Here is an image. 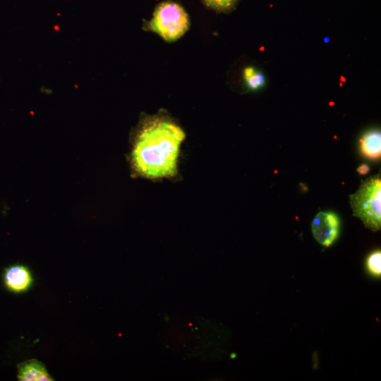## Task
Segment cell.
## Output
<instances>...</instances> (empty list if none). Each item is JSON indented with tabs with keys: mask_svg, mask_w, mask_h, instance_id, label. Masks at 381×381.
<instances>
[{
	"mask_svg": "<svg viewBox=\"0 0 381 381\" xmlns=\"http://www.w3.org/2000/svg\"><path fill=\"white\" fill-rule=\"evenodd\" d=\"M208 7L219 11H230L235 6L238 0H203Z\"/></svg>",
	"mask_w": 381,
	"mask_h": 381,
	"instance_id": "9c48e42d",
	"label": "cell"
},
{
	"mask_svg": "<svg viewBox=\"0 0 381 381\" xmlns=\"http://www.w3.org/2000/svg\"><path fill=\"white\" fill-rule=\"evenodd\" d=\"M244 79L248 87L251 90L259 89L265 84L264 75L253 67H248L244 70Z\"/></svg>",
	"mask_w": 381,
	"mask_h": 381,
	"instance_id": "ba28073f",
	"label": "cell"
},
{
	"mask_svg": "<svg viewBox=\"0 0 381 381\" xmlns=\"http://www.w3.org/2000/svg\"><path fill=\"white\" fill-rule=\"evenodd\" d=\"M5 281L8 288L16 293L30 289L33 283L30 271L22 266H15L7 269Z\"/></svg>",
	"mask_w": 381,
	"mask_h": 381,
	"instance_id": "5b68a950",
	"label": "cell"
},
{
	"mask_svg": "<svg viewBox=\"0 0 381 381\" xmlns=\"http://www.w3.org/2000/svg\"><path fill=\"white\" fill-rule=\"evenodd\" d=\"M362 154L367 158L377 160L381 155V135L379 131L367 132L361 139Z\"/></svg>",
	"mask_w": 381,
	"mask_h": 381,
	"instance_id": "52a82bcc",
	"label": "cell"
},
{
	"mask_svg": "<svg viewBox=\"0 0 381 381\" xmlns=\"http://www.w3.org/2000/svg\"><path fill=\"white\" fill-rule=\"evenodd\" d=\"M370 171V168L368 165L364 164L358 168V172L362 175L367 174Z\"/></svg>",
	"mask_w": 381,
	"mask_h": 381,
	"instance_id": "8fae6325",
	"label": "cell"
},
{
	"mask_svg": "<svg viewBox=\"0 0 381 381\" xmlns=\"http://www.w3.org/2000/svg\"><path fill=\"white\" fill-rule=\"evenodd\" d=\"M18 378L21 381H53L45 367L36 360L25 362L19 365Z\"/></svg>",
	"mask_w": 381,
	"mask_h": 381,
	"instance_id": "8992f818",
	"label": "cell"
},
{
	"mask_svg": "<svg viewBox=\"0 0 381 381\" xmlns=\"http://www.w3.org/2000/svg\"><path fill=\"white\" fill-rule=\"evenodd\" d=\"M367 266L369 271L376 277L381 275V252L376 251L369 256L367 261Z\"/></svg>",
	"mask_w": 381,
	"mask_h": 381,
	"instance_id": "30bf717a",
	"label": "cell"
},
{
	"mask_svg": "<svg viewBox=\"0 0 381 381\" xmlns=\"http://www.w3.org/2000/svg\"><path fill=\"white\" fill-rule=\"evenodd\" d=\"M185 139L181 127L170 119H146L137 132L132 152L135 173L148 180L174 177Z\"/></svg>",
	"mask_w": 381,
	"mask_h": 381,
	"instance_id": "6da1fadb",
	"label": "cell"
},
{
	"mask_svg": "<svg viewBox=\"0 0 381 381\" xmlns=\"http://www.w3.org/2000/svg\"><path fill=\"white\" fill-rule=\"evenodd\" d=\"M189 25L188 14L182 6L165 2L157 8L148 27L166 41L172 42L185 34Z\"/></svg>",
	"mask_w": 381,
	"mask_h": 381,
	"instance_id": "3957f363",
	"label": "cell"
},
{
	"mask_svg": "<svg viewBox=\"0 0 381 381\" xmlns=\"http://www.w3.org/2000/svg\"><path fill=\"white\" fill-rule=\"evenodd\" d=\"M353 216L360 218L366 227L377 232L381 227V179L380 174L362 182L357 192L350 195Z\"/></svg>",
	"mask_w": 381,
	"mask_h": 381,
	"instance_id": "7a4b0ae2",
	"label": "cell"
},
{
	"mask_svg": "<svg viewBox=\"0 0 381 381\" xmlns=\"http://www.w3.org/2000/svg\"><path fill=\"white\" fill-rule=\"evenodd\" d=\"M340 220L334 213H319L312 222V233L315 239L322 245H332L339 235Z\"/></svg>",
	"mask_w": 381,
	"mask_h": 381,
	"instance_id": "277c9868",
	"label": "cell"
}]
</instances>
